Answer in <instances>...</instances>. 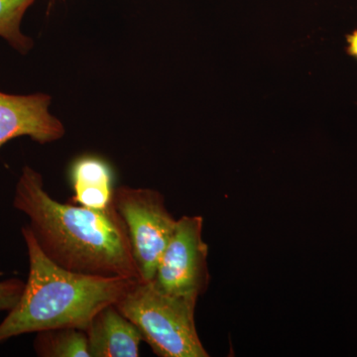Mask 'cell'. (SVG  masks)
I'll return each mask as SVG.
<instances>
[{
    "label": "cell",
    "mask_w": 357,
    "mask_h": 357,
    "mask_svg": "<svg viewBox=\"0 0 357 357\" xmlns=\"http://www.w3.org/2000/svg\"><path fill=\"white\" fill-rule=\"evenodd\" d=\"M13 206L45 255L77 273L142 281L128 229L114 204L93 210L56 201L44 189L41 174L25 166L15 185Z\"/></svg>",
    "instance_id": "1"
},
{
    "label": "cell",
    "mask_w": 357,
    "mask_h": 357,
    "mask_svg": "<svg viewBox=\"0 0 357 357\" xmlns=\"http://www.w3.org/2000/svg\"><path fill=\"white\" fill-rule=\"evenodd\" d=\"M29 273L20 302L0 323V344L25 333L54 328L84 331L103 307L115 305L136 279L93 276L59 266L39 248L27 225L21 229Z\"/></svg>",
    "instance_id": "2"
},
{
    "label": "cell",
    "mask_w": 357,
    "mask_h": 357,
    "mask_svg": "<svg viewBox=\"0 0 357 357\" xmlns=\"http://www.w3.org/2000/svg\"><path fill=\"white\" fill-rule=\"evenodd\" d=\"M198 298L169 295L138 282L115 307L160 357H208L195 321Z\"/></svg>",
    "instance_id": "3"
},
{
    "label": "cell",
    "mask_w": 357,
    "mask_h": 357,
    "mask_svg": "<svg viewBox=\"0 0 357 357\" xmlns=\"http://www.w3.org/2000/svg\"><path fill=\"white\" fill-rule=\"evenodd\" d=\"M114 204L128 229L132 255L143 282H151L177 220L169 213L161 192L121 185L114 190Z\"/></svg>",
    "instance_id": "4"
},
{
    "label": "cell",
    "mask_w": 357,
    "mask_h": 357,
    "mask_svg": "<svg viewBox=\"0 0 357 357\" xmlns=\"http://www.w3.org/2000/svg\"><path fill=\"white\" fill-rule=\"evenodd\" d=\"M203 218L199 215H184L177 220L151 281L158 290L198 299L206 292L210 274L208 246L203 239Z\"/></svg>",
    "instance_id": "5"
},
{
    "label": "cell",
    "mask_w": 357,
    "mask_h": 357,
    "mask_svg": "<svg viewBox=\"0 0 357 357\" xmlns=\"http://www.w3.org/2000/svg\"><path fill=\"white\" fill-rule=\"evenodd\" d=\"M50 102V96L43 93L14 96L0 91V148L22 136L40 144L62 138L64 126L49 112Z\"/></svg>",
    "instance_id": "6"
},
{
    "label": "cell",
    "mask_w": 357,
    "mask_h": 357,
    "mask_svg": "<svg viewBox=\"0 0 357 357\" xmlns=\"http://www.w3.org/2000/svg\"><path fill=\"white\" fill-rule=\"evenodd\" d=\"M91 357H137L143 337L115 305L103 307L86 330Z\"/></svg>",
    "instance_id": "7"
},
{
    "label": "cell",
    "mask_w": 357,
    "mask_h": 357,
    "mask_svg": "<svg viewBox=\"0 0 357 357\" xmlns=\"http://www.w3.org/2000/svg\"><path fill=\"white\" fill-rule=\"evenodd\" d=\"M70 181L74 188L72 204L105 210L114 203V174L105 160L84 156L70 167Z\"/></svg>",
    "instance_id": "8"
},
{
    "label": "cell",
    "mask_w": 357,
    "mask_h": 357,
    "mask_svg": "<svg viewBox=\"0 0 357 357\" xmlns=\"http://www.w3.org/2000/svg\"><path fill=\"white\" fill-rule=\"evenodd\" d=\"M34 351L42 357H91L84 331L75 328H54L37 333Z\"/></svg>",
    "instance_id": "9"
},
{
    "label": "cell",
    "mask_w": 357,
    "mask_h": 357,
    "mask_svg": "<svg viewBox=\"0 0 357 357\" xmlns=\"http://www.w3.org/2000/svg\"><path fill=\"white\" fill-rule=\"evenodd\" d=\"M36 0H0V37L22 54L32 48L33 42L21 32V21L26 10Z\"/></svg>",
    "instance_id": "10"
},
{
    "label": "cell",
    "mask_w": 357,
    "mask_h": 357,
    "mask_svg": "<svg viewBox=\"0 0 357 357\" xmlns=\"http://www.w3.org/2000/svg\"><path fill=\"white\" fill-rule=\"evenodd\" d=\"M25 282L11 278L0 281V312L11 311L20 302Z\"/></svg>",
    "instance_id": "11"
},
{
    "label": "cell",
    "mask_w": 357,
    "mask_h": 357,
    "mask_svg": "<svg viewBox=\"0 0 357 357\" xmlns=\"http://www.w3.org/2000/svg\"><path fill=\"white\" fill-rule=\"evenodd\" d=\"M347 53L357 60V29L351 34L347 35Z\"/></svg>",
    "instance_id": "12"
}]
</instances>
